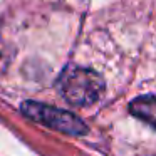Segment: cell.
Instances as JSON below:
<instances>
[{"mask_svg":"<svg viewBox=\"0 0 156 156\" xmlns=\"http://www.w3.org/2000/svg\"><path fill=\"white\" fill-rule=\"evenodd\" d=\"M59 91L69 104L84 108L101 99L104 92V81L92 69L74 67L61 76Z\"/></svg>","mask_w":156,"mask_h":156,"instance_id":"cell-1","label":"cell"},{"mask_svg":"<svg viewBox=\"0 0 156 156\" xmlns=\"http://www.w3.org/2000/svg\"><path fill=\"white\" fill-rule=\"evenodd\" d=\"M22 114L27 116L29 119L35 122L47 126L51 129H55L64 134H72V136H82L87 133V126L79 116H76L71 111L57 109L47 104L41 102L27 101L22 104Z\"/></svg>","mask_w":156,"mask_h":156,"instance_id":"cell-2","label":"cell"},{"mask_svg":"<svg viewBox=\"0 0 156 156\" xmlns=\"http://www.w3.org/2000/svg\"><path fill=\"white\" fill-rule=\"evenodd\" d=\"M129 112L156 129V96H141L131 101Z\"/></svg>","mask_w":156,"mask_h":156,"instance_id":"cell-3","label":"cell"}]
</instances>
